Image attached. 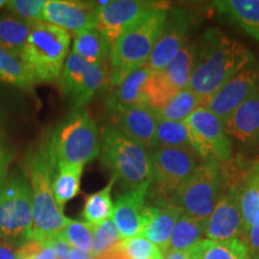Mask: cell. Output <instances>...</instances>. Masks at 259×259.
Here are the masks:
<instances>
[{
    "label": "cell",
    "mask_w": 259,
    "mask_h": 259,
    "mask_svg": "<svg viewBox=\"0 0 259 259\" xmlns=\"http://www.w3.org/2000/svg\"><path fill=\"white\" fill-rule=\"evenodd\" d=\"M6 3H8V2H5V0H0V8H3V6H5Z\"/></svg>",
    "instance_id": "cell-44"
},
{
    "label": "cell",
    "mask_w": 259,
    "mask_h": 259,
    "mask_svg": "<svg viewBox=\"0 0 259 259\" xmlns=\"http://www.w3.org/2000/svg\"><path fill=\"white\" fill-rule=\"evenodd\" d=\"M257 90H259V69L254 63H251L225 84L204 107L223 122Z\"/></svg>",
    "instance_id": "cell-15"
},
{
    "label": "cell",
    "mask_w": 259,
    "mask_h": 259,
    "mask_svg": "<svg viewBox=\"0 0 259 259\" xmlns=\"http://www.w3.org/2000/svg\"><path fill=\"white\" fill-rule=\"evenodd\" d=\"M88 63L71 51L59 77V85L65 96L73 100L82 87Z\"/></svg>",
    "instance_id": "cell-34"
},
{
    "label": "cell",
    "mask_w": 259,
    "mask_h": 259,
    "mask_svg": "<svg viewBox=\"0 0 259 259\" xmlns=\"http://www.w3.org/2000/svg\"><path fill=\"white\" fill-rule=\"evenodd\" d=\"M191 147L194 154L204 161L219 163L229 162L233 155L231 137L227 135L222 121L206 107L200 106L186 119Z\"/></svg>",
    "instance_id": "cell-9"
},
{
    "label": "cell",
    "mask_w": 259,
    "mask_h": 259,
    "mask_svg": "<svg viewBox=\"0 0 259 259\" xmlns=\"http://www.w3.org/2000/svg\"><path fill=\"white\" fill-rule=\"evenodd\" d=\"M200 106H203V103L198 96L190 88H187L178 93L161 109L155 112L158 119L162 120L184 122Z\"/></svg>",
    "instance_id": "cell-31"
},
{
    "label": "cell",
    "mask_w": 259,
    "mask_h": 259,
    "mask_svg": "<svg viewBox=\"0 0 259 259\" xmlns=\"http://www.w3.org/2000/svg\"><path fill=\"white\" fill-rule=\"evenodd\" d=\"M113 126L120 130L143 147L153 150L158 124L156 112L149 106H139L112 115Z\"/></svg>",
    "instance_id": "cell-19"
},
{
    "label": "cell",
    "mask_w": 259,
    "mask_h": 259,
    "mask_svg": "<svg viewBox=\"0 0 259 259\" xmlns=\"http://www.w3.org/2000/svg\"><path fill=\"white\" fill-rule=\"evenodd\" d=\"M54 168L58 163L82 164L100 155V132L87 111H74L60 122L47 144Z\"/></svg>",
    "instance_id": "cell-5"
},
{
    "label": "cell",
    "mask_w": 259,
    "mask_h": 259,
    "mask_svg": "<svg viewBox=\"0 0 259 259\" xmlns=\"http://www.w3.org/2000/svg\"><path fill=\"white\" fill-rule=\"evenodd\" d=\"M160 4L147 0H113L105 6H97L96 29L112 47L125 31Z\"/></svg>",
    "instance_id": "cell-13"
},
{
    "label": "cell",
    "mask_w": 259,
    "mask_h": 259,
    "mask_svg": "<svg viewBox=\"0 0 259 259\" xmlns=\"http://www.w3.org/2000/svg\"><path fill=\"white\" fill-rule=\"evenodd\" d=\"M251 63L253 56L241 42L227 36L218 28H209L196 44L189 88L205 106L225 84Z\"/></svg>",
    "instance_id": "cell-1"
},
{
    "label": "cell",
    "mask_w": 259,
    "mask_h": 259,
    "mask_svg": "<svg viewBox=\"0 0 259 259\" xmlns=\"http://www.w3.org/2000/svg\"><path fill=\"white\" fill-rule=\"evenodd\" d=\"M196 14L184 8L169 9L166 23L145 64L154 72L163 70L176 58L189 42V31L192 27Z\"/></svg>",
    "instance_id": "cell-12"
},
{
    "label": "cell",
    "mask_w": 259,
    "mask_h": 259,
    "mask_svg": "<svg viewBox=\"0 0 259 259\" xmlns=\"http://www.w3.org/2000/svg\"><path fill=\"white\" fill-rule=\"evenodd\" d=\"M153 184L161 196L171 197L198 168L196 154L190 149L157 148L149 151Z\"/></svg>",
    "instance_id": "cell-11"
},
{
    "label": "cell",
    "mask_w": 259,
    "mask_h": 259,
    "mask_svg": "<svg viewBox=\"0 0 259 259\" xmlns=\"http://www.w3.org/2000/svg\"><path fill=\"white\" fill-rule=\"evenodd\" d=\"M84 166L82 164L58 163L54 171L52 190L57 205L63 211L67 202L78 196Z\"/></svg>",
    "instance_id": "cell-24"
},
{
    "label": "cell",
    "mask_w": 259,
    "mask_h": 259,
    "mask_svg": "<svg viewBox=\"0 0 259 259\" xmlns=\"http://www.w3.org/2000/svg\"><path fill=\"white\" fill-rule=\"evenodd\" d=\"M149 187L128 190L114 203L112 220L122 240L141 235L147 220V199Z\"/></svg>",
    "instance_id": "cell-17"
},
{
    "label": "cell",
    "mask_w": 259,
    "mask_h": 259,
    "mask_svg": "<svg viewBox=\"0 0 259 259\" xmlns=\"http://www.w3.org/2000/svg\"><path fill=\"white\" fill-rule=\"evenodd\" d=\"M94 226L85 221L67 219L66 225L58 238L64 240L71 247L92 253Z\"/></svg>",
    "instance_id": "cell-35"
},
{
    "label": "cell",
    "mask_w": 259,
    "mask_h": 259,
    "mask_svg": "<svg viewBox=\"0 0 259 259\" xmlns=\"http://www.w3.org/2000/svg\"><path fill=\"white\" fill-rule=\"evenodd\" d=\"M161 259H163V258H161Z\"/></svg>",
    "instance_id": "cell-46"
},
{
    "label": "cell",
    "mask_w": 259,
    "mask_h": 259,
    "mask_svg": "<svg viewBox=\"0 0 259 259\" xmlns=\"http://www.w3.org/2000/svg\"><path fill=\"white\" fill-rule=\"evenodd\" d=\"M157 148H181L192 150L186 122L160 119L154 141V149Z\"/></svg>",
    "instance_id": "cell-33"
},
{
    "label": "cell",
    "mask_w": 259,
    "mask_h": 259,
    "mask_svg": "<svg viewBox=\"0 0 259 259\" xmlns=\"http://www.w3.org/2000/svg\"><path fill=\"white\" fill-rule=\"evenodd\" d=\"M107 83H109V63L88 64L78 94L72 100L77 109L85 106Z\"/></svg>",
    "instance_id": "cell-32"
},
{
    "label": "cell",
    "mask_w": 259,
    "mask_h": 259,
    "mask_svg": "<svg viewBox=\"0 0 259 259\" xmlns=\"http://www.w3.org/2000/svg\"><path fill=\"white\" fill-rule=\"evenodd\" d=\"M31 23L11 16L0 18V48L19 56L30 35Z\"/></svg>",
    "instance_id": "cell-30"
},
{
    "label": "cell",
    "mask_w": 259,
    "mask_h": 259,
    "mask_svg": "<svg viewBox=\"0 0 259 259\" xmlns=\"http://www.w3.org/2000/svg\"><path fill=\"white\" fill-rule=\"evenodd\" d=\"M32 192L22 170L0 177V238L21 246L31 239Z\"/></svg>",
    "instance_id": "cell-7"
},
{
    "label": "cell",
    "mask_w": 259,
    "mask_h": 259,
    "mask_svg": "<svg viewBox=\"0 0 259 259\" xmlns=\"http://www.w3.org/2000/svg\"><path fill=\"white\" fill-rule=\"evenodd\" d=\"M111 48L108 40L97 29H90L74 35L72 52L88 64L107 63Z\"/></svg>",
    "instance_id": "cell-25"
},
{
    "label": "cell",
    "mask_w": 259,
    "mask_h": 259,
    "mask_svg": "<svg viewBox=\"0 0 259 259\" xmlns=\"http://www.w3.org/2000/svg\"><path fill=\"white\" fill-rule=\"evenodd\" d=\"M215 5L220 15L259 41V0H223Z\"/></svg>",
    "instance_id": "cell-22"
},
{
    "label": "cell",
    "mask_w": 259,
    "mask_h": 259,
    "mask_svg": "<svg viewBox=\"0 0 259 259\" xmlns=\"http://www.w3.org/2000/svg\"><path fill=\"white\" fill-rule=\"evenodd\" d=\"M222 124L227 135L239 143H259V90Z\"/></svg>",
    "instance_id": "cell-21"
},
{
    "label": "cell",
    "mask_w": 259,
    "mask_h": 259,
    "mask_svg": "<svg viewBox=\"0 0 259 259\" xmlns=\"http://www.w3.org/2000/svg\"><path fill=\"white\" fill-rule=\"evenodd\" d=\"M194 259H251L247 245L242 239H233L227 241H199L193 247Z\"/></svg>",
    "instance_id": "cell-26"
},
{
    "label": "cell",
    "mask_w": 259,
    "mask_h": 259,
    "mask_svg": "<svg viewBox=\"0 0 259 259\" xmlns=\"http://www.w3.org/2000/svg\"><path fill=\"white\" fill-rule=\"evenodd\" d=\"M17 250L14 241L0 238V259H17Z\"/></svg>",
    "instance_id": "cell-41"
},
{
    "label": "cell",
    "mask_w": 259,
    "mask_h": 259,
    "mask_svg": "<svg viewBox=\"0 0 259 259\" xmlns=\"http://www.w3.org/2000/svg\"><path fill=\"white\" fill-rule=\"evenodd\" d=\"M56 168L51 161L47 145H42L30 162V181L32 192V233L31 239L45 240L59 235L67 218L57 205L52 190Z\"/></svg>",
    "instance_id": "cell-4"
},
{
    "label": "cell",
    "mask_w": 259,
    "mask_h": 259,
    "mask_svg": "<svg viewBox=\"0 0 259 259\" xmlns=\"http://www.w3.org/2000/svg\"><path fill=\"white\" fill-rule=\"evenodd\" d=\"M70 45V32L46 22H32L30 35L19 57L36 82H54L59 79Z\"/></svg>",
    "instance_id": "cell-6"
},
{
    "label": "cell",
    "mask_w": 259,
    "mask_h": 259,
    "mask_svg": "<svg viewBox=\"0 0 259 259\" xmlns=\"http://www.w3.org/2000/svg\"><path fill=\"white\" fill-rule=\"evenodd\" d=\"M239 196L246 233L259 220V161L248 168L244 179L239 184Z\"/></svg>",
    "instance_id": "cell-23"
},
{
    "label": "cell",
    "mask_w": 259,
    "mask_h": 259,
    "mask_svg": "<svg viewBox=\"0 0 259 259\" xmlns=\"http://www.w3.org/2000/svg\"><path fill=\"white\" fill-rule=\"evenodd\" d=\"M115 178L112 177L109 183L102 190L87 197L82 210V218L92 226L101 225L102 222L112 219L114 211V203L112 199V190L115 185Z\"/></svg>",
    "instance_id": "cell-29"
},
{
    "label": "cell",
    "mask_w": 259,
    "mask_h": 259,
    "mask_svg": "<svg viewBox=\"0 0 259 259\" xmlns=\"http://www.w3.org/2000/svg\"><path fill=\"white\" fill-rule=\"evenodd\" d=\"M153 72L147 66H143L128 74L120 85L113 88L106 102L107 111L115 115L135 107L148 106L145 87Z\"/></svg>",
    "instance_id": "cell-20"
},
{
    "label": "cell",
    "mask_w": 259,
    "mask_h": 259,
    "mask_svg": "<svg viewBox=\"0 0 259 259\" xmlns=\"http://www.w3.org/2000/svg\"><path fill=\"white\" fill-rule=\"evenodd\" d=\"M242 240L247 245L250 254L255 255L259 253V220L251 228H248V231L245 233Z\"/></svg>",
    "instance_id": "cell-40"
},
{
    "label": "cell",
    "mask_w": 259,
    "mask_h": 259,
    "mask_svg": "<svg viewBox=\"0 0 259 259\" xmlns=\"http://www.w3.org/2000/svg\"><path fill=\"white\" fill-rule=\"evenodd\" d=\"M121 253L126 259H161L163 254L160 248L144 236L137 235L125 239L119 244Z\"/></svg>",
    "instance_id": "cell-37"
},
{
    "label": "cell",
    "mask_w": 259,
    "mask_h": 259,
    "mask_svg": "<svg viewBox=\"0 0 259 259\" xmlns=\"http://www.w3.org/2000/svg\"><path fill=\"white\" fill-rule=\"evenodd\" d=\"M194 57L196 44L189 41L163 70L153 72L145 87L147 103L150 108L158 111L178 93L189 88Z\"/></svg>",
    "instance_id": "cell-10"
},
{
    "label": "cell",
    "mask_w": 259,
    "mask_h": 259,
    "mask_svg": "<svg viewBox=\"0 0 259 259\" xmlns=\"http://www.w3.org/2000/svg\"><path fill=\"white\" fill-rule=\"evenodd\" d=\"M100 156L112 177L126 191L153 184V167L147 148L113 125L100 134Z\"/></svg>",
    "instance_id": "cell-3"
},
{
    "label": "cell",
    "mask_w": 259,
    "mask_h": 259,
    "mask_svg": "<svg viewBox=\"0 0 259 259\" xmlns=\"http://www.w3.org/2000/svg\"><path fill=\"white\" fill-rule=\"evenodd\" d=\"M206 220H197L181 213L171 233L168 250L186 251L203 240L205 236Z\"/></svg>",
    "instance_id": "cell-28"
},
{
    "label": "cell",
    "mask_w": 259,
    "mask_h": 259,
    "mask_svg": "<svg viewBox=\"0 0 259 259\" xmlns=\"http://www.w3.org/2000/svg\"><path fill=\"white\" fill-rule=\"evenodd\" d=\"M244 222L240 208L239 184H233L219 199L215 209L206 220L205 236L208 240L227 241L244 238Z\"/></svg>",
    "instance_id": "cell-14"
},
{
    "label": "cell",
    "mask_w": 259,
    "mask_h": 259,
    "mask_svg": "<svg viewBox=\"0 0 259 259\" xmlns=\"http://www.w3.org/2000/svg\"><path fill=\"white\" fill-rule=\"evenodd\" d=\"M48 0H11L6 8L19 19L27 22H42V14Z\"/></svg>",
    "instance_id": "cell-38"
},
{
    "label": "cell",
    "mask_w": 259,
    "mask_h": 259,
    "mask_svg": "<svg viewBox=\"0 0 259 259\" xmlns=\"http://www.w3.org/2000/svg\"><path fill=\"white\" fill-rule=\"evenodd\" d=\"M96 3L74 0H48L42 14V22L56 25L74 35L96 29Z\"/></svg>",
    "instance_id": "cell-16"
},
{
    "label": "cell",
    "mask_w": 259,
    "mask_h": 259,
    "mask_svg": "<svg viewBox=\"0 0 259 259\" xmlns=\"http://www.w3.org/2000/svg\"><path fill=\"white\" fill-rule=\"evenodd\" d=\"M121 240L122 239L119 234L115 223L113 222L112 219L107 220L101 225L94 226L92 253L95 257H99L120 244Z\"/></svg>",
    "instance_id": "cell-36"
},
{
    "label": "cell",
    "mask_w": 259,
    "mask_h": 259,
    "mask_svg": "<svg viewBox=\"0 0 259 259\" xmlns=\"http://www.w3.org/2000/svg\"><path fill=\"white\" fill-rule=\"evenodd\" d=\"M17 259H23V258H21V257H17Z\"/></svg>",
    "instance_id": "cell-45"
},
{
    "label": "cell",
    "mask_w": 259,
    "mask_h": 259,
    "mask_svg": "<svg viewBox=\"0 0 259 259\" xmlns=\"http://www.w3.org/2000/svg\"><path fill=\"white\" fill-rule=\"evenodd\" d=\"M181 213V209L167 199L147 204V220L141 236L156 245L163 254L168 251L171 233Z\"/></svg>",
    "instance_id": "cell-18"
},
{
    "label": "cell",
    "mask_w": 259,
    "mask_h": 259,
    "mask_svg": "<svg viewBox=\"0 0 259 259\" xmlns=\"http://www.w3.org/2000/svg\"><path fill=\"white\" fill-rule=\"evenodd\" d=\"M168 11V6L161 3L114 42L108 59L112 88L120 85L128 74L145 66L166 23Z\"/></svg>",
    "instance_id": "cell-2"
},
{
    "label": "cell",
    "mask_w": 259,
    "mask_h": 259,
    "mask_svg": "<svg viewBox=\"0 0 259 259\" xmlns=\"http://www.w3.org/2000/svg\"><path fill=\"white\" fill-rule=\"evenodd\" d=\"M0 82L27 92H32L37 83L22 58L3 48H0Z\"/></svg>",
    "instance_id": "cell-27"
},
{
    "label": "cell",
    "mask_w": 259,
    "mask_h": 259,
    "mask_svg": "<svg viewBox=\"0 0 259 259\" xmlns=\"http://www.w3.org/2000/svg\"><path fill=\"white\" fill-rule=\"evenodd\" d=\"M225 185L226 174L221 163L204 161L169 202L191 218L208 220L221 198Z\"/></svg>",
    "instance_id": "cell-8"
},
{
    "label": "cell",
    "mask_w": 259,
    "mask_h": 259,
    "mask_svg": "<svg viewBox=\"0 0 259 259\" xmlns=\"http://www.w3.org/2000/svg\"><path fill=\"white\" fill-rule=\"evenodd\" d=\"M163 259H194L191 250L186 251H173L168 250L163 253Z\"/></svg>",
    "instance_id": "cell-42"
},
{
    "label": "cell",
    "mask_w": 259,
    "mask_h": 259,
    "mask_svg": "<svg viewBox=\"0 0 259 259\" xmlns=\"http://www.w3.org/2000/svg\"><path fill=\"white\" fill-rule=\"evenodd\" d=\"M10 155L6 148L0 143V177H3L6 173V168L9 166Z\"/></svg>",
    "instance_id": "cell-43"
},
{
    "label": "cell",
    "mask_w": 259,
    "mask_h": 259,
    "mask_svg": "<svg viewBox=\"0 0 259 259\" xmlns=\"http://www.w3.org/2000/svg\"><path fill=\"white\" fill-rule=\"evenodd\" d=\"M17 257L23 259H58V253L51 239H45V240L30 239L19 246Z\"/></svg>",
    "instance_id": "cell-39"
}]
</instances>
